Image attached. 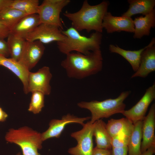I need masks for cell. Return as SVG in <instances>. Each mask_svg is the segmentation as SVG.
Here are the masks:
<instances>
[{
	"label": "cell",
	"instance_id": "cell-7",
	"mask_svg": "<svg viewBox=\"0 0 155 155\" xmlns=\"http://www.w3.org/2000/svg\"><path fill=\"white\" fill-rule=\"evenodd\" d=\"M80 130L72 133L71 136L77 141V145L69 148L68 152L72 155H92L93 150V132L94 123L90 121L82 126Z\"/></svg>",
	"mask_w": 155,
	"mask_h": 155
},
{
	"label": "cell",
	"instance_id": "cell-15",
	"mask_svg": "<svg viewBox=\"0 0 155 155\" xmlns=\"http://www.w3.org/2000/svg\"><path fill=\"white\" fill-rule=\"evenodd\" d=\"M155 39L153 38L142 53L139 67L131 76L145 78L155 71Z\"/></svg>",
	"mask_w": 155,
	"mask_h": 155
},
{
	"label": "cell",
	"instance_id": "cell-31",
	"mask_svg": "<svg viewBox=\"0 0 155 155\" xmlns=\"http://www.w3.org/2000/svg\"><path fill=\"white\" fill-rule=\"evenodd\" d=\"M111 150L100 148L96 147L94 148L92 155H111Z\"/></svg>",
	"mask_w": 155,
	"mask_h": 155
},
{
	"label": "cell",
	"instance_id": "cell-24",
	"mask_svg": "<svg viewBox=\"0 0 155 155\" xmlns=\"http://www.w3.org/2000/svg\"><path fill=\"white\" fill-rule=\"evenodd\" d=\"M26 41L24 38L10 33L7 37V42L11 58L19 61Z\"/></svg>",
	"mask_w": 155,
	"mask_h": 155
},
{
	"label": "cell",
	"instance_id": "cell-11",
	"mask_svg": "<svg viewBox=\"0 0 155 155\" xmlns=\"http://www.w3.org/2000/svg\"><path fill=\"white\" fill-rule=\"evenodd\" d=\"M90 118V117H79L68 114L63 116L61 119H52L49 122L48 129L41 133L42 140L44 141L52 138H59L67 125L74 123L83 126L84 122Z\"/></svg>",
	"mask_w": 155,
	"mask_h": 155
},
{
	"label": "cell",
	"instance_id": "cell-4",
	"mask_svg": "<svg viewBox=\"0 0 155 155\" xmlns=\"http://www.w3.org/2000/svg\"><path fill=\"white\" fill-rule=\"evenodd\" d=\"M131 93L130 91H123L115 99L109 98L100 101L96 100L82 101L78 103L77 105L90 111L91 114L90 121L93 123L101 119L108 118L117 113L122 114L126 107L124 101Z\"/></svg>",
	"mask_w": 155,
	"mask_h": 155
},
{
	"label": "cell",
	"instance_id": "cell-10",
	"mask_svg": "<svg viewBox=\"0 0 155 155\" xmlns=\"http://www.w3.org/2000/svg\"><path fill=\"white\" fill-rule=\"evenodd\" d=\"M52 77L50 68L44 66L35 72L29 71L28 77V93L38 91L44 95H49L51 92L50 81Z\"/></svg>",
	"mask_w": 155,
	"mask_h": 155
},
{
	"label": "cell",
	"instance_id": "cell-25",
	"mask_svg": "<svg viewBox=\"0 0 155 155\" xmlns=\"http://www.w3.org/2000/svg\"><path fill=\"white\" fill-rule=\"evenodd\" d=\"M26 15L20 10L8 6L0 13V21L5 23L10 28Z\"/></svg>",
	"mask_w": 155,
	"mask_h": 155
},
{
	"label": "cell",
	"instance_id": "cell-3",
	"mask_svg": "<svg viewBox=\"0 0 155 155\" xmlns=\"http://www.w3.org/2000/svg\"><path fill=\"white\" fill-rule=\"evenodd\" d=\"M66 36L63 40L57 42V47L62 53L67 55L76 51L84 55L100 50L102 33L95 32L89 37L81 35L78 31L71 27L65 30H61Z\"/></svg>",
	"mask_w": 155,
	"mask_h": 155
},
{
	"label": "cell",
	"instance_id": "cell-6",
	"mask_svg": "<svg viewBox=\"0 0 155 155\" xmlns=\"http://www.w3.org/2000/svg\"><path fill=\"white\" fill-rule=\"evenodd\" d=\"M70 2V0H44L39 6L37 13L40 23L53 25L62 30L63 26L60 14Z\"/></svg>",
	"mask_w": 155,
	"mask_h": 155
},
{
	"label": "cell",
	"instance_id": "cell-23",
	"mask_svg": "<svg viewBox=\"0 0 155 155\" xmlns=\"http://www.w3.org/2000/svg\"><path fill=\"white\" fill-rule=\"evenodd\" d=\"M142 122V121H140L133 124L127 146L128 155H140L141 153Z\"/></svg>",
	"mask_w": 155,
	"mask_h": 155
},
{
	"label": "cell",
	"instance_id": "cell-27",
	"mask_svg": "<svg viewBox=\"0 0 155 155\" xmlns=\"http://www.w3.org/2000/svg\"><path fill=\"white\" fill-rule=\"evenodd\" d=\"M32 93L31 101L28 110L34 114H37L41 112L44 106V95L42 92L34 91Z\"/></svg>",
	"mask_w": 155,
	"mask_h": 155
},
{
	"label": "cell",
	"instance_id": "cell-36",
	"mask_svg": "<svg viewBox=\"0 0 155 155\" xmlns=\"http://www.w3.org/2000/svg\"><path fill=\"white\" fill-rule=\"evenodd\" d=\"M15 155H22L20 152H18Z\"/></svg>",
	"mask_w": 155,
	"mask_h": 155
},
{
	"label": "cell",
	"instance_id": "cell-8",
	"mask_svg": "<svg viewBox=\"0 0 155 155\" xmlns=\"http://www.w3.org/2000/svg\"><path fill=\"white\" fill-rule=\"evenodd\" d=\"M66 38L58 27L42 23L24 38L28 41L39 40L43 44H48L53 41H61Z\"/></svg>",
	"mask_w": 155,
	"mask_h": 155
},
{
	"label": "cell",
	"instance_id": "cell-28",
	"mask_svg": "<svg viewBox=\"0 0 155 155\" xmlns=\"http://www.w3.org/2000/svg\"><path fill=\"white\" fill-rule=\"evenodd\" d=\"M131 134L122 133L112 137V148L127 147Z\"/></svg>",
	"mask_w": 155,
	"mask_h": 155
},
{
	"label": "cell",
	"instance_id": "cell-19",
	"mask_svg": "<svg viewBox=\"0 0 155 155\" xmlns=\"http://www.w3.org/2000/svg\"><path fill=\"white\" fill-rule=\"evenodd\" d=\"M93 135L95 137L96 147L110 150L112 149V137L107 130L106 124L102 119L94 123Z\"/></svg>",
	"mask_w": 155,
	"mask_h": 155
},
{
	"label": "cell",
	"instance_id": "cell-35",
	"mask_svg": "<svg viewBox=\"0 0 155 155\" xmlns=\"http://www.w3.org/2000/svg\"><path fill=\"white\" fill-rule=\"evenodd\" d=\"M8 117L7 114L0 106V123L5 121Z\"/></svg>",
	"mask_w": 155,
	"mask_h": 155
},
{
	"label": "cell",
	"instance_id": "cell-14",
	"mask_svg": "<svg viewBox=\"0 0 155 155\" xmlns=\"http://www.w3.org/2000/svg\"><path fill=\"white\" fill-rule=\"evenodd\" d=\"M155 104L151 105L149 112L142 121L141 153L150 147L155 146Z\"/></svg>",
	"mask_w": 155,
	"mask_h": 155
},
{
	"label": "cell",
	"instance_id": "cell-20",
	"mask_svg": "<svg viewBox=\"0 0 155 155\" xmlns=\"http://www.w3.org/2000/svg\"><path fill=\"white\" fill-rule=\"evenodd\" d=\"M128 2L129 8L122 16L129 18L137 14L145 16L152 11L155 5V0H129Z\"/></svg>",
	"mask_w": 155,
	"mask_h": 155
},
{
	"label": "cell",
	"instance_id": "cell-22",
	"mask_svg": "<svg viewBox=\"0 0 155 155\" xmlns=\"http://www.w3.org/2000/svg\"><path fill=\"white\" fill-rule=\"evenodd\" d=\"M106 127L112 137L122 133H131L133 124L126 118L119 119H111L106 124Z\"/></svg>",
	"mask_w": 155,
	"mask_h": 155
},
{
	"label": "cell",
	"instance_id": "cell-2",
	"mask_svg": "<svg viewBox=\"0 0 155 155\" xmlns=\"http://www.w3.org/2000/svg\"><path fill=\"white\" fill-rule=\"evenodd\" d=\"M109 5L108 1H103L98 4L92 5L86 0L78 11H66L63 14L71 21V27L79 32L85 30L88 32L94 30L102 33L103 20Z\"/></svg>",
	"mask_w": 155,
	"mask_h": 155
},
{
	"label": "cell",
	"instance_id": "cell-29",
	"mask_svg": "<svg viewBox=\"0 0 155 155\" xmlns=\"http://www.w3.org/2000/svg\"><path fill=\"white\" fill-rule=\"evenodd\" d=\"M9 34V28L5 23L0 21V39H4Z\"/></svg>",
	"mask_w": 155,
	"mask_h": 155
},
{
	"label": "cell",
	"instance_id": "cell-13",
	"mask_svg": "<svg viewBox=\"0 0 155 155\" xmlns=\"http://www.w3.org/2000/svg\"><path fill=\"white\" fill-rule=\"evenodd\" d=\"M102 27L108 33L121 31L133 33L134 31L133 20L131 18L114 16L108 11L103 18Z\"/></svg>",
	"mask_w": 155,
	"mask_h": 155
},
{
	"label": "cell",
	"instance_id": "cell-21",
	"mask_svg": "<svg viewBox=\"0 0 155 155\" xmlns=\"http://www.w3.org/2000/svg\"><path fill=\"white\" fill-rule=\"evenodd\" d=\"M147 47V46L138 50L130 51L123 49L117 45L111 44L109 48L111 52L118 54L126 59L135 72L139 67L141 54Z\"/></svg>",
	"mask_w": 155,
	"mask_h": 155
},
{
	"label": "cell",
	"instance_id": "cell-5",
	"mask_svg": "<svg viewBox=\"0 0 155 155\" xmlns=\"http://www.w3.org/2000/svg\"><path fill=\"white\" fill-rule=\"evenodd\" d=\"M5 139L7 142L18 146L22 155H39L38 150L42 148L41 133L26 126L10 129Z\"/></svg>",
	"mask_w": 155,
	"mask_h": 155
},
{
	"label": "cell",
	"instance_id": "cell-32",
	"mask_svg": "<svg viewBox=\"0 0 155 155\" xmlns=\"http://www.w3.org/2000/svg\"><path fill=\"white\" fill-rule=\"evenodd\" d=\"M111 155H127V147L112 148Z\"/></svg>",
	"mask_w": 155,
	"mask_h": 155
},
{
	"label": "cell",
	"instance_id": "cell-1",
	"mask_svg": "<svg viewBox=\"0 0 155 155\" xmlns=\"http://www.w3.org/2000/svg\"><path fill=\"white\" fill-rule=\"evenodd\" d=\"M66 55L61 66L69 78L82 79L96 74L102 69L103 58L100 50L88 55L72 52Z\"/></svg>",
	"mask_w": 155,
	"mask_h": 155
},
{
	"label": "cell",
	"instance_id": "cell-17",
	"mask_svg": "<svg viewBox=\"0 0 155 155\" xmlns=\"http://www.w3.org/2000/svg\"><path fill=\"white\" fill-rule=\"evenodd\" d=\"M0 66L9 69L20 80L23 86L24 93L28 94V77L30 71L19 61L0 55Z\"/></svg>",
	"mask_w": 155,
	"mask_h": 155
},
{
	"label": "cell",
	"instance_id": "cell-9",
	"mask_svg": "<svg viewBox=\"0 0 155 155\" xmlns=\"http://www.w3.org/2000/svg\"><path fill=\"white\" fill-rule=\"evenodd\" d=\"M155 98V83L146 89L139 101L131 108L125 110L122 114L133 124L142 121L146 116L148 108Z\"/></svg>",
	"mask_w": 155,
	"mask_h": 155
},
{
	"label": "cell",
	"instance_id": "cell-18",
	"mask_svg": "<svg viewBox=\"0 0 155 155\" xmlns=\"http://www.w3.org/2000/svg\"><path fill=\"white\" fill-rule=\"evenodd\" d=\"M133 22L134 38L140 39L144 36H149L151 28H154L155 26V9L144 17L140 16L135 18Z\"/></svg>",
	"mask_w": 155,
	"mask_h": 155
},
{
	"label": "cell",
	"instance_id": "cell-16",
	"mask_svg": "<svg viewBox=\"0 0 155 155\" xmlns=\"http://www.w3.org/2000/svg\"><path fill=\"white\" fill-rule=\"evenodd\" d=\"M40 23L38 14L26 15L10 28V33L24 38Z\"/></svg>",
	"mask_w": 155,
	"mask_h": 155
},
{
	"label": "cell",
	"instance_id": "cell-34",
	"mask_svg": "<svg viewBox=\"0 0 155 155\" xmlns=\"http://www.w3.org/2000/svg\"><path fill=\"white\" fill-rule=\"evenodd\" d=\"M155 153V146H152L140 155H153Z\"/></svg>",
	"mask_w": 155,
	"mask_h": 155
},
{
	"label": "cell",
	"instance_id": "cell-30",
	"mask_svg": "<svg viewBox=\"0 0 155 155\" xmlns=\"http://www.w3.org/2000/svg\"><path fill=\"white\" fill-rule=\"evenodd\" d=\"M0 55L7 57L10 55L7 41L4 39H0Z\"/></svg>",
	"mask_w": 155,
	"mask_h": 155
},
{
	"label": "cell",
	"instance_id": "cell-12",
	"mask_svg": "<svg viewBox=\"0 0 155 155\" xmlns=\"http://www.w3.org/2000/svg\"><path fill=\"white\" fill-rule=\"evenodd\" d=\"M45 49L43 44L39 40L26 41L18 61L30 71L40 59Z\"/></svg>",
	"mask_w": 155,
	"mask_h": 155
},
{
	"label": "cell",
	"instance_id": "cell-33",
	"mask_svg": "<svg viewBox=\"0 0 155 155\" xmlns=\"http://www.w3.org/2000/svg\"><path fill=\"white\" fill-rule=\"evenodd\" d=\"M13 0H0V13L5 8L9 6Z\"/></svg>",
	"mask_w": 155,
	"mask_h": 155
},
{
	"label": "cell",
	"instance_id": "cell-26",
	"mask_svg": "<svg viewBox=\"0 0 155 155\" xmlns=\"http://www.w3.org/2000/svg\"><path fill=\"white\" fill-rule=\"evenodd\" d=\"M39 5L38 0H13L9 7L20 10L27 15L37 14Z\"/></svg>",
	"mask_w": 155,
	"mask_h": 155
}]
</instances>
